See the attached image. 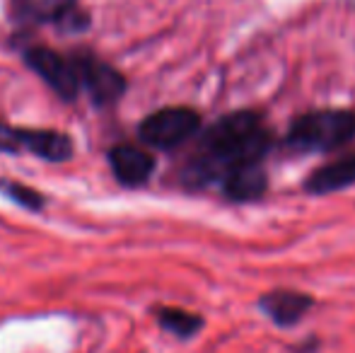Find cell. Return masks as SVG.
Here are the masks:
<instances>
[{"instance_id": "52a82bcc", "label": "cell", "mask_w": 355, "mask_h": 353, "mask_svg": "<svg viewBox=\"0 0 355 353\" xmlns=\"http://www.w3.org/2000/svg\"><path fill=\"white\" fill-rule=\"evenodd\" d=\"M109 165L116 177V182H121L123 187H141L150 179L155 170V160L138 146H114L109 150Z\"/></svg>"}, {"instance_id": "8992f818", "label": "cell", "mask_w": 355, "mask_h": 353, "mask_svg": "<svg viewBox=\"0 0 355 353\" xmlns=\"http://www.w3.org/2000/svg\"><path fill=\"white\" fill-rule=\"evenodd\" d=\"M24 61H27V66L32 68L58 97L68 99V102L78 97L80 83H78V73H75V63L68 61L66 56L56 53L53 49L34 46L24 53Z\"/></svg>"}, {"instance_id": "3957f363", "label": "cell", "mask_w": 355, "mask_h": 353, "mask_svg": "<svg viewBox=\"0 0 355 353\" xmlns=\"http://www.w3.org/2000/svg\"><path fill=\"white\" fill-rule=\"evenodd\" d=\"M198 128H201L198 112L189 107H164L143 119L138 136L148 146L159 148V150H172L196 136Z\"/></svg>"}, {"instance_id": "8fae6325", "label": "cell", "mask_w": 355, "mask_h": 353, "mask_svg": "<svg viewBox=\"0 0 355 353\" xmlns=\"http://www.w3.org/2000/svg\"><path fill=\"white\" fill-rule=\"evenodd\" d=\"M75 10V0H12V12L22 22H61Z\"/></svg>"}, {"instance_id": "6da1fadb", "label": "cell", "mask_w": 355, "mask_h": 353, "mask_svg": "<svg viewBox=\"0 0 355 353\" xmlns=\"http://www.w3.org/2000/svg\"><path fill=\"white\" fill-rule=\"evenodd\" d=\"M271 146V131L263 126V119L257 112H232L206 128L196 153L184 167L182 182L189 189L220 184L239 167L263 165Z\"/></svg>"}, {"instance_id": "9c48e42d", "label": "cell", "mask_w": 355, "mask_h": 353, "mask_svg": "<svg viewBox=\"0 0 355 353\" xmlns=\"http://www.w3.org/2000/svg\"><path fill=\"white\" fill-rule=\"evenodd\" d=\"M268 187V177L263 165H244L239 170L230 172L227 177L220 182V189H223L225 198L230 201H257V198L263 196Z\"/></svg>"}, {"instance_id": "30bf717a", "label": "cell", "mask_w": 355, "mask_h": 353, "mask_svg": "<svg viewBox=\"0 0 355 353\" xmlns=\"http://www.w3.org/2000/svg\"><path fill=\"white\" fill-rule=\"evenodd\" d=\"M353 184H355V155H348L314 170L309 175L307 184H304V189L309 193H314V196H327V193L341 191V189H348Z\"/></svg>"}, {"instance_id": "277c9868", "label": "cell", "mask_w": 355, "mask_h": 353, "mask_svg": "<svg viewBox=\"0 0 355 353\" xmlns=\"http://www.w3.org/2000/svg\"><path fill=\"white\" fill-rule=\"evenodd\" d=\"M0 150L32 153L49 162H63L73 157V141L66 133L46 128H12L0 123Z\"/></svg>"}, {"instance_id": "ba28073f", "label": "cell", "mask_w": 355, "mask_h": 353, "mask_svg": "<svg viewBox=\"0 0 355 353\" xmlns=\"http://www.w3.org/2000/svg\"><path fill=\"white\" fill-rule=\"evenodd\" d=\"M314 305V300L307 293L297 291H273L259 300L261 312L273 322L276 327H295L307 310Z\"/></svg>"}, {"instance_id": "7a4b0ae2", "label": "cell", "mask_w": 355, "mask_h": 353, "mask_svg": "<svg viewBox=\"0 0 355 353\" xmlns=\"http://www.w3.org/2000/svg\"><path fill=\"white\" fill-rule=\"evenodd\" d=\"M355 136V114L348 109H314L290 123L285 146L295 153H331Z\"/></svg>"}, {"instance_id": "4fadbf2b", "label": "cell", "mask_w": 355, "mask_h": 353, "mask_svg": "<svg viewBox=\"0 0 355 353\" xmlns=\"http://www.w3.org/2000/svg\"><path fill=\"white\" fill-rule=\"evenodd\" d=\"M0 191H3L5 196H10V198H12V201H17L19 206L29 208V211H39V208L44 206V198H42V193L32 191V189L22 187V184L3 182V184H0Z\"/></svg>"}, {"instance_id": "7c38bea8", "label": "cell", "mask_w": 355, "mask_h": 353, "mask_svg": "<svg viewBox=\"0 0 355 353\" xmlns=\"http://www.w3.org/2000/svg\"><path fill=\"white\" fill-rule=\"evenodd\" d=\"M155 315H157L159 327L179 339H191L203 327V317L182 310V307H159Z\"/></svg>"}, {"instance_id": "5b68a950", "label": "cell", "mask_w": 355, "mask_h": 353, "mask_svg": "<svg viewBox=\"0 0 355 353\" xmlns=\"http://www.w3.org/2000/svg\"><path fill=\"white\" fill-rule=\"evenodd\" d=\"M73 63L75 73H78L80 89H85L92 97V102L99 104V107L114 104L126 92L123 76L114 66H109V63L99 61L94 56H78Z\"/></svg>"}]
</instances>
